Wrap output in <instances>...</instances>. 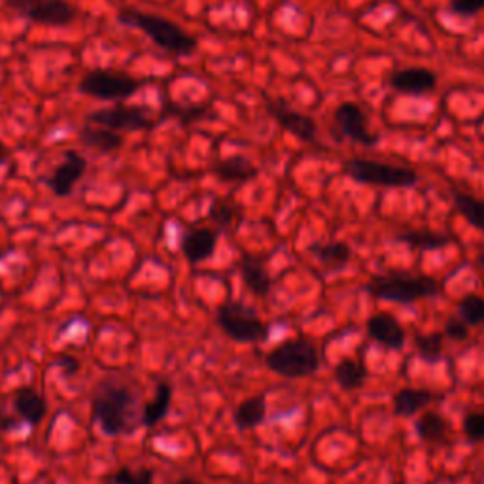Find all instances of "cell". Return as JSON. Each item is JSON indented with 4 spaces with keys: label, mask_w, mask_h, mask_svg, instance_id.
I'll return each instance as SVG.
<instances>
[{
    "label": "cell",
    "mask_w": 484,
    "mask_h": 484,
    "mask_svg": "<svg viewBox=\"0 0 484 484\" xmlns=\"http://www.w3.org/2000/svg\"><path fill=\"white\" fill-rule=\"evenodd\" d=\"M141 391L124 376L104 375L91 391V420L104 435H131L142 426Z\"/></svg>",
    "instance_id": "6da1fadb"
},
{
    "label": "cell",
    "mask_w": 484,
    "mask_h": 484,
    "mask_svg": "<svg viewBox=\"0 0 484 484\" xmlns=\"http://www.w3.org/2000/svg\"><path fill=\"white\" fill-rule=\"evenodd\" d=\"M117 21L142 30L161 50L171 53L191 55L197 50V40L184 33V28L169 20L159 18L156 13H146L141 10H121L117 13Z\"/></svg>",
    "instance_id": "7a4b0ae2"
},
{
    "label": "cell",
    "mask_w": 484,
    "mask_h": 484,
    "mask_svg": "<svg viewBox=\"0 0 484 484\" xmlns=\"http://www.w3.org/2000/svg\"><path fill=\"white\" fill-rule=\"evenodd\" d=\"M367 292L376 299L411 305V302L439 295L441 286L432 277L411 275V272H388V275L373 277L367 284Z\"/></svg>",
    "instance_id": "3957f363"
},
{
    "label": "cell",
    "mask_w": 484,
    "mask_h": 484,
    "mask_svg": "<svg viewBox=\"0 0 484 484\" xmlns=\"http://www.w3.org/2000/svg\"><path fill=\"white\" fill-rule=\"evenodd\" d=\"M267 367L286 378H305L320 369L318 348L307 339H290L272 351L265 358Z\"/></svg>",
    "instance_id": "277c9868"
},
{
    "label": "cell",
    "mask_w": 484,
    "mask_h": 484,
    "mask_svg": "<svg viewBox=\"0 0 484 484\" xmlns=\"http://www.w3.org/2000/svg\"><path fill=\"white\" fill-rule=\"evenodd\" d=\"M343 171L348 178L366 186L415 188L418 184V174L413 169L373 159H348L343 165Z\"/></svg>",
    "instance_id": "5b68a950"
},
{
    "label": "cell",
    "mask_w": 484,
    "mask_h": 484,
    "mask_svg": "<svg viewBox=\"0 0 484 484\" xmlns=\"http://www.w3.org/2000/svg\"><path fill=\"white\" fill-rule=\"evenodd\" d=\"M216 324L235 343H262L269 337V326L240 301H227L220 305Z\"/></svg>",
    "instance_id": "8992f818"
},
{
    "label": "cell",
    "mask_w": 484,
    "mask_h": 484,
    "mask_svg": "<svg viewBox=\"0 0 484 484\" xmlns=\"http://www.w3.org/2000/svg\"><path fill=\"white\" fill-rule=\"evenodd\" d=\"M144 82L133 78V76L109 69L89 70L78 89L84 95H89L99 101H125L136 95V91L142 87Z\"/></svg>",
    "instance_id": "52a82bcc"
},
{
    "label": "cell",
    "mask_w": 484,
    "mask_h": 484,
    "mask_svg": "<svg viewBox=\"0 0 484 484\" xmlns=\"http://www.w3.org/2000/svg\"><path fill=\"white\" fill-rule=\"evenodd\" d=\"M87 125L112 129L116 133H134L154 127V117L144 106L116 104L112 109H101L87 114Z\"/></svg>",
    "instance_id": "ba28073f"
},
{
    "label": "cell",
    "mask_w": 484,
    "mask_h": 484,
    "mask_svg": "<svg viewBox=\"0 0 484 484\" xmlns=\"http://www.w3.org/2000/svg\"><path fill=\"white\" fill-rule=\"evenodd\" d=\"M4 4L21 18L45 27H69L76 21V8L69 0H4Z\"/></svg>",
    "instance_id": "9c48e42d"
},
{
    "label": "cell",
    "mask_w": 484,
    "mask_h": 484,
    "mask_svg": "<svg viewBox=\"0 0 484 484\" xmlns=\"http://www.w3.org/2000/svg\"><path fill=\"white\" fill-rule=\"evenodd\" d=\"M335 124L346 139H351L356 144L375 146L378 142V136L367 131V116L358 102L346 101L339 104L335 110Z\"/></svg>",
    "instance_id": "30bf717a"
},
{
    "label": "cell",
    "mask_w": 484,
    "mask_h": 484,
    "mask_svg": "<svg viewBox=\"0 0 484 484\" xmlns=\"http://www.w3.org/2000/svg\"><path fill=\"white\" fill-rule=\"evenodd\" d=\"M87 171V159L74 149H67L65 157L60 161L53 174L48 178V186L57 197H69L76 184L82 180Z\"/></svg>",
    "instance_id": "8fae6325"
},
{
    "label": "cell",
    "mask_w": 484,
    "mask_h": 484,
    "mask_svg": "<svg viewBox=\"0 0 484 484\" xmlns=\"http://www.w3.org/2000/svg\"><path fill=\"white\" fill-rule=\"evenodd\" d=\"M390 87L401 95H426L437 85V74L430 69L411 67L393 72L388 80Z\"/></svg>",
    "instance_id": "7c38bea8"
},
{
    "label": "cell",
    "mask_w": 484,
    "mask_h": 484,
    "mask_svg": "<svg viewBox=\"0 0 484 484\" xmlns=\"http://www.w3.org/2000/svg\"><path fill=\"white\" fill-rule=\"evenodd\" d=\"M12 407L13 413L25 420L30 428L40 426L45 415H48V403L30 386H21L12 393Z\"/></svg>",
    "instance_id": "4fadbf2b"
},
{
    "label": "cell",
    "mask_w": 484,
    "mask_h": 484,
    "mask_svg": "<svg viewBox=\"0 0 484 484\" xmlns=\"http://www.w3.org/2000/svg\"><path fill=\"white\" fill-rule=\"evenodd\" d=\"M269 112L272 114V117L278 121L280 127H284L287 133L295 134L299 141L309 142V144L316 142L318 127H316L312 117H309L305 114H299V112H295L292 109H287L284 102L269 104Z\"/></svg>",
    "instance_id": "5bb4252c"
},
{
    "label": "cell",
    "mask_w": 484,
    "mask_h": 484,
    "mask_svg": "<svg viewBox=\"0 0 484 484\" xmlns=\"http://www.w3.org/2000/svg\"><path fill=\"white\" fill-rule=\"evenodd\" d=\"M367 335L388 351H401L405 346V329L391 314H375L367 320Z\"/></svg>",
    "instance_id": "9a60e30c"
},
{
    "label": "cell",
    "mask_w": 484,
    "mask_h": 484,
    "mask_svg": "<svg viewBox=\"0 0 484 484\" xmlns=\"http://www.w3.org/2000/svg\"><path fill=\"white\" fill-rule=\"evenodd\" d=\"M216 242H218L216 231L208 230V227H197V230H191L182 237L180 248L186 260L191 265H197L212 257V254L216 250Z\"/></svg>",
    "instance_id": "2e32d148"
},
{
    "label": "cell",
    "mask_w": 484,
    "mask_h": 484,
    "mask_svg": "<svg viewBox=\"0 0 484 484\" xmlns=\"http://www.w3.org/2000/svg\"><path fill=\"white\" fill-rule=\"evenodd\" d=\"M240 275L242 282L248 287V290L257 295V297H265L270 292V275L263 263V260L250 254H245L240 260Z\"/></svg>",
    "instance_id": "e0dca14e"
},
{
    "label": "cell",
    "mask_w": 484,
    "mask_h": 484,
    "mask_svg": "<svg viewBox=\"0 0 484 484\" xmlns=\"http://www.w3.org/2000/svg\"><path fill=\"white\" fill-rule=\"evenodd\" d=\"M267 418V399L265 396H254L242 401L233 413V422L237 430L246 432L262 426Z\"/></svg>",
    "instance_id": "ac0fdd59"
},
{
    "label": "cell",
    "mask_w": 484,
    "mask_h": 484,
    "mask_svg": "<svg viewBox=\"0 0 484 484\" xmlns=\"http://www.w3.org/2000/svg\"><path fill=\"white\" fill-rule=\"evenodd\" d=\"M171 401H173V386L171 383L163 381L156 388V396L142 407V426L156 428L157 424L163 422L165 416L169 415Z\"/></svg>",
    "instance_id": "d6986e66"
},
{
    "label": "cell",
    "mask_w": 484,
    "mask_h": 484,
    "mask_svg": "<svg viewBox=\"0 0 484 484\" xmlns=\"http://www.w3.org/2000/svg\"><path fill=\"white\" fill-rule=\"evenodd\" d=\"M78 141L84 146L99 151V154H110V151L121 148V144H124V136L112 129L85 125L84 129L78 131Z\"/></svg>",
    "instance_id": "ffe728a7"
},
{
    "label": "cell",
    "mask_w": 484,
    "mask_h": 484,
    "mask_svg": "<svg viewBox=\"0 0 484 484\" xmlns=\"http://www.w3.org/2000/svg\"><path fill=\"white\" fill-rule=\"evenodd\" d=\"M433 401V393L428 390L418 388H401L396 396H393V413L396 416L411 418L422 408H426Z\"/></svg>",
    "instance_id": "44dd1931"
},
{
    "label": "cell",
    "mask_w": 484,
    "mask_h": 484,
    "mask_svg": "<svg viewBox=\"0 0 484 484\" xmlns=\"http://www.w3.org/2000/svg\"><path fill=\"white\" fill-rule=\"evenodd\" d=\"M333 375H335V381L343 390L354 391L366 384L369 373L361 359H343L333 369Z\"/></svg>",
    "instance_id": "7402d4cb"
},
{
    "label": "cell",
    "mask_w": 484,
    "mask_h": 484,
    "mask_svg": "<svg viewBox=\"0 0 484 484\" xmlns=\"http://www.w3.org/2000/svg\"><path fill=\"white\" fill-rule=\"evenodd\" d=\"M309 254L314 255L322 267L326 269H341L352 257V250L346 242H327V245H312L309 246Z\"/></svg>",
    "instance_id": "603a6c76"
},
{
    "label": "cell",
    "mask_w": 484,
    "mask_h": 484,
    "mask_svg": "<svg viewBox=\"0 0 484 484\" xmlns=\"http://www.w3.org/2000/svg\"><path fill=\"white\" fill-rule=\"evenodd\" d=\"M214 174L223 182H248L257 174L255 166L246 157H230L214 165Z\"/></svg>",
    "instance_id": "cb8c5ba5"
},
{
    "label": "cell",
    "mask_w": 484,
    "mask_h": 484,
    "mask_svg": "<svg viewBox=\"0 0 484 484\" xmlns=\"http://www.w3.org/2000/svg\"><path fill=\"white\" fill-rule=\"evenodd\" d=\"M454 206L472 223L475 230L484 233V201L464 191H454Z\"/></svg>",
    "instance_id": "d4e9b609"
},
{
    "label": "cell",
    "mask_w": 484,
    "mask_h": 484,
    "mask_svg": "<svg viewBox=\"0 0 484 484\" xmlns=\"http://www.w3.org/2000/svg\"><path fill=\"white\" fill-rule=\"evenodd\" d=\"M416 433L426 443H441L447 437L448 422L439 413H424L416 420Z\"/></svg>",
    "instance_id": "484cf974"
},
{
    "label": "cell",
    "mask_w": 484,
    "mask_h": 484,
    "mask_svg": "<svg viewBox=\"0 0 484 484\" xmlns=\"http://www.w3.org/2000/svg\"><path fill=\"white\" fill-rule=\"evenodd\" d=\"M398 240L405 242L411 248L418 250H441L447 245H450L452 238L441 233H433V231H407L398 235Z\"/></svg>",
    "instance_id": "4316f807"
},
{
    "label": "cell",
    "mask_w": 484,
    "mask_h": 484,
    "mask_svg": "<svg viewBox=\"0 0 484 484\" xmlns=\"http://www.w3.org/2000/svg\"><path fill=\"white\" fill-rule=\"evenodd\" d=\"M443 346H445L443 333H428V335H416V337H415L416 354H418L424 361L435 363V361L441 359V356H443Z\"/></svg>",
    "instance_id": "83f0119b"
},
{
    "label": "cell",
    "mask_w": 484,
    "mask_h": 484,
    "mask_svg": "<svg viewBox=\"0 0 484 484\" xmlns=\"http://www.w3.org/2000/svg\"><path fill=\"white\" fill-rule=\"evenodd\" d=\"M110 484H156V472L149 467L131 469L127 465L117 467L109 479Z\"/></svg>",
    "instance_id": "f1b7e54d"
},
{
    "label": "cell",
    "mask_w": 484,
    "mask_h": 484,
    "mask_svg": "<svg viewBox=\"0 0 484 484\" xmlns=\"http://www.w3.org/2000/svg\"><path fill=\"white\" fill-rule=\"evenodd\" d=\"M458 316L467 326L484 324V297L469 294L458 302Z\"/></svg>",
    "instance_id": "f546056e"
},
{
    "label": "cell",
    "mask_w": 484,
    "mask_h": 484,
    "mask_svg": "<svg viewBox=\"0 0 484 484\" xmlns=\"http://www.w3.org/2000/svg\"><path fill=\"white\" fill-rule=\"evenodd\" d=\"M464 433L475 443L484 441V413H467L464 418Z\"/></svg>",
    "instance_id": "4dcf8cb0"
},
{
    "label": "cell",
    "mask_w": 484,
    "mask_h": 484,
    "mask_svg": "<svg viewBox=\"0 0 484 484\" xmlns=\"http://www.w3.org/2000/svg\"><path fill=\"white\" fill-rule=\"evenodd\" d=\"M448 6L462 18H473L484 10V0H448Z\"/></svg>",
    "instance_id": "1f68e13d"
},
{
    "label": "cell",
    "mask_w": 484,
    "mask_h": 484,
    "mask_svg": "<svg viewBox=\"0 0 484 484\" xmlns=\"http://www.w3.org/2000/svg\"><path fill=\"white\" fill-rule=\"evenodd\" d=\"M445 335L452 341H465L469 335V326L460 316H452L445 324Z\"/></svg>",
    "instance_id": "d6a6232c"
},
{
    "label": "cell",
    "mask_w": 484,
    "mask_h": 484,
    "mask_svg": "<svg viewBox=\"0 0 484 484\" xmlns=\"http://www.w3.org/2000/svg\"><path fill=\"white\" fill-rule=\"evenodd\" d=\"M235 214H237V208L231 206V205H227V203H218L214 208H212V218L218 222L220 227L233 223Z\"/></svg>",
    "instance_id": "836d02e7"
},
{
    "label": "cell",
    "mask_w": 484,
    "mask_h": 484,
    "mask_svg": "<svg viewBox=\"0 0 484 484\" xmlns=\"http://www.w3.org/2000/svg\"><path fill=\"white\" fill-rule=\"evenodd\" d=\"M205 112L203 106H178V104H173V109H171V114L173 116H178L180 119H184V121H193L197 117H201Z\"/></svg>",
    "instance_id": "e575fe53"
},
{
    "label": "cell",
    "mask_w": 484,
    "mask_h": 484,
    "mask_svg": "<svg viewBox=\"0 0 484 484\" xmlns=\"http://www.w3.org/2000/svg\"><path fill=\"white\" fill-rule=\"evenodd\" d=\"M53 366L60 367V371H65L67 376L70 375H76L80 369V361L76 359L74 356H69V354H60L55 361H53Z\"/></svg>",
    "instance_id": "d590c367"
},
{
    "label": "cell",
    "mask_w": 484,
    "mask_h": 484,
    "mask_svg": "<svg viewBox=\"0 0 484 484\" xmlns=\"http://www.w3.org/2000/svg\"><path fill=\"white\" fill-rule=\"evenodd\" d=\"M20 422H21V418L18 415H15V413L10 415V413H6L4 407H0V432L8 433V432L18 428Z\"/></svg>",
    "instance_id": "8d00e7d4"
},
{
    "label": "cell",
    "mask_w": 484,
    "mask_h": 484,
    "mask_svg": "<svg viewBox=\"0 0 484 484\" xmlns=\"http://www.w3.org/2000/svg\"><path fill=\"white\" fill-rule=\"evenodd\" d=\"M174 484H205V482L199 480V479H195V477H182Z\"/></svg>",
    "instance_id": "74e56055"
},
{
    "label": "cell",
    "mask_w": 484,
    "mask_h": 484,
    "mask_svg": "<svg viewBox=\"0 0 484 484\" xmlns=\"http://www.w3.org/2000/svg\"><path fill=\"white\" fill-rule=\"evenodd\" d=\"M8 154H10V151H8L6 144L3 141H0V165H3L8 159Z\"/></svg>",
    "instance_id": "f35d334b"
},
{
    "label": "cell",
    "mask_w": 484,
    "mask_h": 484,
    "mask_svg": "<svg viewBox=\"0 0 484 484\" xmlns=\"http://www.w3.org/2000/svg\"><path fill=\"white\" fill-rule=\"evenodd\" d=\"M477 263H479V267H480V269H484V252H482V254L477 257Z\"/></svg>",
    "instance_id": "ab89813d"
}]
</instances>
